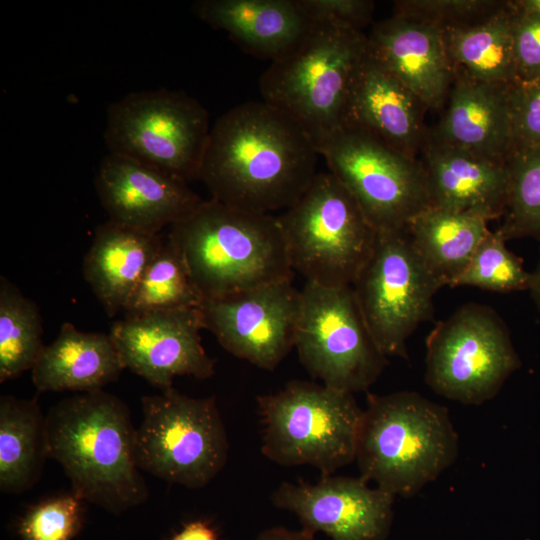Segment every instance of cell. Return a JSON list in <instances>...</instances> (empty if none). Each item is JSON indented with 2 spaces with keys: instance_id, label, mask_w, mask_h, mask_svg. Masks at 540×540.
I'll return each mask as SVG.
<instances>
[{
  "instance_id": "cell-1",
  "label": "cell",
  "mask_w": 540,
  "mask_h": 540,
  "mask_svg": "<svg viewBox=\"0 0 540 540\" xmlns=\"http://www.w3.org/2000/svg\"><path fill=\"white\" fill-rule=\"evenodd\" d=\"M319 156L295 120L262 100L250 101L211 127L199 180L213 199L271 214L286 210L307 190Z\"/></svg>"
},
{
  "instance_id": "cell-2",
  "label": "cell",
  "mask_w": 540,
  "mask_h": 540,
  "mask_svg": "<svg viewBox=\"0 0 540 540\" xmlns=\"http://www.w3.org/2000/svg\"><path fill=\"white\" fill-rule=\"evenodd\" d=\"M46 418L49 457L62 466L72 493L114 512L147 499L136 428L121 399L102 389L84 392L59 401Z\"/></svg>"
},
{
  "instance_id": "cell-3",
  "label": "cell",
  "mask_w": 540,
  "mask_h": 540,
  "mask_svg": "<svg viewBox=\"0 0 540 540\" xmlns=\"http://www.w3.org/2000/svg\"><path fill=\"white\" fill-rule=\"evenodd\" d=\"M203 300L292 279L277 216L251 212L216 199L203 202L169 227Z\"/></svg>"
},
{
  "instance_id": "cell-4",
  "label": "cell",
  "mask_w": 540,
  "mask_h": 540,
  "mask_svg": "<svg viewBox=\"0 0 540 540\" xmlns=\"http://www.w3.org/2000/svg\"><path fill=\"white\" fill-rule=\"evenodd\" d=\"M459 438L448 409L413 391L367 394L355 461L360 476L409 497L456 460Z\"/></svg>"
},
{
  "instance_id": "cell-5",
  "label": "cell",
  "mask_w": 540,
  "mask_h": 540,
  "mask_svg": "<svg viewBox=\"0 0 540 540\" xmlns=\"http://www.w3.org/2000/svg\"><path fill=\"white\" fill-rule=\"evenodd\" d=\"M366 49L364 32L313 18L304 35L261 75L262 101L295 120L317 147L343 124L351 83Z\"/></svg>"
},
{
  "instance_id": "cell-6",
  "label": "cell",
  "mask_w": 540,
  "mask_h": 540,
  "mask_svg": "<svg viewBox=\"0 0 540 540\" xmlns=\"http://www.w3.org/2000/svg\"><path fill=\"white\" fill-rule=\"evenodd\" d=\"M293 272L325 287L352 286L378 232L347 188L329 171L277 216Z\"/></svg>"
},
{
  "instance_id": "cell-7",
  "label": "cell",
  "mask_w": 540,
  "mask_h": 540,
  "mask_svg": "<svg viewBox=\"0 0 540 540\" xmlns=\"http://www.w3.org/2000/svg\"><path fill=\"white\" fill-rule=\"evenodd\" d=\"M263 425L261 451L285 465H312L322 476L355 461L361 409L354 394L293 380L257 398Z\"/></svg>"
},
{
  "instance_id": "cell-8",
  "label": "cell",
  "mask_w": 540,
  "mask_h": 540,
  "mask_svg": "<svg viewBox=\"0 0 540 540\" xmlns=\"http://www.w3.org/2000/svg\"><path fill=\"white\" fill-rule=\"evenodd\" d=\"M210 130L208 112L198 100L161 88L113 102L104 139L110 154L188 182L199 180Z\"/></svg>"
},
{
  "instance_id": "cell-9",
  "label": "cell",
  "mask_w": 540,
  "mask_h": 540,
  "mask_svg": "<svg viewBox=\"0 0 540 540\" xmlns=\"http://www.w3.org/2000/svg\"><path fill=\"white\" fill-rule=\"evenodd\" d=\"M136 429L139 469L167 482L198 489L223 469L228 438L214 397L193 398L175 388L141 399Z\"/></svg>"
},
{
  "instance_id": "cell-10",
  "label": "cell",
  "mask_w": 540,
  "mask_h": 540,
  "mask_svg": "<svg viewBox=\"0 0 540 540\" xmlns=\"http://www.w3.org/2000/svg\"><path fill=\"white\" fill-rule=\"evenodd\" d=\"M425 364V380L436 394L481 405L499 393L521 361L497 312L467 303L429 333Z\"/></svg>"
},
{
  "instance_id": "cell-11",
  "label": "cell",
  "mask_w": 540,
  "mask_h": 540,
  "mask_svg": "<svg viewBox=\"0 0 540 540\" xmlns=\"http://www.w3.org/2000/svg\"><path fill=\"white\" fill-rule=\"evenodd\" d=\"M294 347L313 378L352 394L367 392L387 365L352 286L305 282Z\"/></svg>"
},
{
  "instance_id": "cell-12",
  "label": "cell",
  "mask_w": 540,
  "mask_h": 540,
  "mask_svg": "<svg viewBox=\"0 0 540 540\" xmlns=\"http://www.w3.org/2000/svg\"><path fill=\"white\" fill-rule=\"evenodd\" d=\"M317 150L378 233L405 231L431 207L419 158L390 148L368 132L342 125Z\"/></svg>"
},
{
  "instance_id": "cell-13",
  "label": "cell",
  "mask_w": 540,
  "mask_h": 540,
  "mask_svg": "<svg viewBox=\"0 0 540 540\" xmlns=\"http://www.w3.org/2000/svg\"><path fill=\"white\" fill-rule=\"evenodd\" d=\"M352 288L382 353L408 358L407 341L421 323L432 319L440 287L415 253L406 230L378 233Z\"/></svg>"
},
{
  "instance_id": "cell-14",
  "label": "cell",
  "mask_w": 540,
  "mask_h": 540,
  "mask_svg": "<svg viewBox=\"0 0 540 540\" xmlns=\"http://www.w3.org/2000/svg\"><path fill=\"white\" fill-rule=\"evenodd\" d=\"M205 329L232 355L274 370L294 347L301 290L284 279L200 305Z\"/></svg>"
},
{
  "instance_id": "cell-15",
  "label": "cell",
  "mask_w": 540,
  "mask_h": 540,
  "mask_svg": "<svg viewBox=\"0 0 540 540\" xmlns=\"http://www.w3.org/2000/svg\"><path fill=\"white\" fill-rule=\"evenodd\" d=\"M205 329L199 307L179 308L125 316L108 333L123 368L167 392L176 376L207 379L215 362L201 342Z\"/></svg>"
},
{
  "instance_id": "cell-16",
  "label": "cell",
  "mask_w": 540,
  "mask_h": 540,
  "mask_svg": "<svg viewBox=\"0 0 540 540\" xmlns=\"http://www.w3.org/2000/svg\"><path fill=\"white\" fill-rule=\"evenodd\" d=\"M395 496L359 477L322 476L314 484L283 482L273 503L298 516L303 529L331 540H383Z\"/></svg>"
},
{
  "instance_id": "cell-17",
  "label": "cell",
  "mask_w": 540,
  "mask_h": 540,
  "mask_svg": "<svg viewBox=\"0 0 540 540\" xmlns=\"http://www.w3.org/2000/svg\"><path fill=\"white\" fill-rule=\"evenodd\" d=\"M95 187L109 220L151 234L203 202L186 181L110 153L101 160Z\"/></svg>"
},
{
  "instance_id": "cell-18",
  "label": "cell",
  "mask_w": 540,
  "mask_h": 540,
  "mask_svg": "<svg viewBox=\"0 0 540 540\" xmlns=\"http://www.w3.org/2000/svg\"><path fill=\"white\" fill-rule=\"evenodd\" d=\"M367 53L404 83L428 110L444 108L455 70L442 29L392 14L371 28Z\"/></svg>"
},
{
  "instance_id": "cell-19",
  "label": "cell",
  "mask_w": 540,
  "mask_h": 540,
  "mask_svg": "<svg viewBox=\"0 0 540 540\" xmlns=\"http://www.w3.org/2000/svg\"><path fill=\"white\" fill-rule=\"evenodd\" d=\"M422 101L366 49L349 90L342 125L373 135L390 148L418 159L428 134Z\"/></svg>"
},
{
  "instance_id": "cell-20",
  "label": "cell",
  "mask_w": 540,
  "mask_h": 540,
  "mask_svg": "<svg viewBox=\"0 0 540 540\" xmlns=\"http://www.w3.org/2000/svg\"><path fill=\"white\" fill-rule=\"evenodd\" d=\"M509 84L455 74L442 117L428 129L429 136L480 158L507 163L512 154Z\"/></svg>"
},
{
  "instance_id": "cell-21",
  "label": "cell",
  "mask_w": 540,
  "mask_h": 540,
  "mask_svg": "<svg viewBox=\"0 0 540 540\" xmlns=\"http://www.w3.org/2000/svg\"><path fill=\"white\" fill-rule=\"evenodd\" d=\"M432 207L480 216L503 217L509 185L507 163L480 158L427 134L419 154Z\"/></svg>"
},
{
  "instance_id": "cell-22",
  "label": "cell",
  "mask_w": 540,
  "mask_h": 540,
  "mask_svg": "<svg viewBox=\"0 0 540 540\" xmlns=\"http://www.w3.org/2000/svg\"><path fill=\"white\" fill-rule=\"evenodd\" d=\"M192 11L244 51L271 61L290 49L313 22L300 0H198Z\"/></svg>"
},
{
  "instance_id": "cell-23",
  "label": "cell",
  "mask_w": 540,
  "mask_h": 540,
  "mask_svg": "<svg viewBox=\"0 0 540 540\" xmlns=\"http://www.w3.org/2000/svg\"><path fill=\"white\" fill-rule=\"evenodd\" d=\"M163 239L109 219L96 228L83 274L110 317L124 311Z\"/></svg>"
},
{
  "instance_id": "cell-24",
  "label": "cell",
  "mask_w": 540,
  "mask_h": 540,
  "mask_svg": "<svg viewBox=\"0 0 540 540\" xmlns=\"http://www.w3.org/2000/svg\"><path fill=\"white\" fill-rule=\"evenodd\" d=\"M123 365L109 336L61 326L57 338L42 348L32 371L39 392L101 390L118 379Z\"/></svg>"
},
{
  "instance_id": "cell-25",
  "label": "cell",
  "mask_w": 540,
  "mask_h": 540,
  "mask_svg": "<svg viewBox=\"0 0 540 540\" xmlns=\"http://www.w3.org/2000/svg\"><path fill=\"white\" fill-rule=\"evenodd\" d=\"M486 219L468 213L429 207L406 232L420 261L440 289L451 287L490 232Z\"/></svg>"
},
{
  "instance_id": "cell-26",
  "label": "cell",
  "mask_w": 540,
  "mask_h": 540,
  "mask_svg": "<svg viewBox=\"0 0 540 540\" xmlns=\"http://www.w3.org/2000/svg\"><path fill=\"white\" fill-rule=\"evenodd\" d=\"M48 452L47 418L36 398H0V490L19 494L39 480Z\"/></svg>"
},
{
  "instance_id": "cell-27",
  "label": "cell",
  "mask_w": 540,
  "mask_h": 540,
  "mask_svg": "<svg viewBox=\"0 0 540 540\" xmlns=\"http://www.w3.org/2000/svg\"><path fill=\"white\" fill-rule=\"evenodd\" d=\"M513 17L509 0L481 22L443 30L455 74L485 82L516 81Z\"/></svg>"
},
{
  "instance_id": "cell-28",
  "label": "cell",
  "mask_w": 540,
  "mask_h": 540,
  "mask_svg": "<svg viewBox=\"0 0 540 540\" xmlns=\"http://www.w3.org/2000/svg\"><path fill=\"white\" fill-rule=\"evenodd\" d=\"M37 304L0 278V382L32 369L44 344Z\"/></svg>"
},
{
  "instance_id": "cell-29",
  "label": "cell",
  "mask_w": 540,
  "mask_h": 540,
  "mask_svg": "<svg viewBox=\"0 0 540 540\" xmlns=\"http://www.w3.org/2000/svg\"><path fill=\"white\" fill-rule=\"evenodd\" d=\"M202 301L182 254L166 235L123 312L125 316H135L200 307Z\"/></svg>"
},
{
  "instance_id": "cell-30",
  "label": "cell",
  "mask_w": 540,
  "mask_h": 540,
  "mask_svg": "<svg viewBox=\"0 0 540 540\" xmlns=\"http://www.w3.org/2000/svg\"><path fill=\"white\" fill-rule=\"evenodd\" d=\"M507 166L508 195L498 231L506 240H540V147L513 154Z\"/></svg>"
},
{
  "instance_id": "cell-31",
  "label": "cell",
  "mask_w": 540,
  "mask_h": 540,
  "mask_svg": "<svg viewBox=\"0 0 540 540\" xmlns=\"http://www.w3.org/2000/svg\"><path fill=\"white\" fill-rule=\"evenodd\" d=\"M506 241L498 230H490L451 287L471 286L499 293L528 290L531 272L506 247Z\"/></svg>"
},
{
  "instance_id": "cell-32",
  "label": "cell",
  "mask_w": 540,
  "mask_h": 540,
  "mask_svg": "<svg viewBox=\"0 0 540 540\" xmlns=\"http://www.w3.org/2000/svg\"><path fill=\"white\" fill-rule=\"evenodd\" d=\"M503 0H400L394 15L413 18L442 30L468 26L488 18L503 6Z\"/></svg>"
},
{
  "instance_id": "cell-33",
  "label": "cell",
  "mask_w": 540,
  "mask_h": 540,
  "mask_svg": "<svg viewBox=\"0 0 540 540\" xmlns=\"http://www.w3.org/2000/svg\"><path fill=\"white\" fill-rule=\"evenodd\" d=\"M81 499L74 493L41 502L21 525L25 540H70L78 528Z\"/></svg>"
},
{
  "instance_id": "cell-34",
  "label": "cell",
  "mask_w": 540,
  "mask_h": 540,
  "mask_svg": "<svg viewBox=\"0 0 540 540\" xmlns=\"http://www.w3.org/2000/svg\"><path fill=\"white\" fill-rule=\"evenodd\" d=\"M512 154L540 147V78L516 80L508 88Z\"/></svg>"
},
{
  "instance_id": "cell-35",
  "label": "cell",
  "mask_w": 540,
  "mask_h": 540,
  "mask_svg": "<svg viewBox=\"0 0 540 540\" xmlns=\"http://www.w3.org/2000/svg\"><path fill=\"white\" fill-rule=\"evenodd\" d=\"M513 10L517 80L529 81L540 78V17L520 13L514 8Z\"/></svg>"
},
{
  "instance_id": "cell-36",
  "label": "cell",
  "mask_w": 540,
  "mask_h": 540,
  "mask_svg": "<svg viewBox=\"0 0 540 540\" xmlns=\"http://www.w3.org/2000/svg\"><path fill=\"white\" fill-rule=\"evenodd\" d=\"M312 18L335 21L363 32L371 21L375 4L370 0H300Z\"/></svg>"
},
{
  "instance_id": "cell-37",
  "label": "cell",
  "mask_w": 540,
  "mask_h": 540,
  "mask_svg": "<svg viewBox=\"0 0 540 540\" xmlns=\"http://www.w3.org/2000/svg\"><path fill=\"white\" fill-rule=\"evenodd\" d=\"M173 540H218V538L206 523L197 521L186 525Z\"/></svg>"
},
{
  "instance_id": "cell-38",
  "label": "cell",
  "mask_w": 540,
  "mask_h": 540,
  "mask_svg": "<svg viewBox=\"0 0 540 540\" xmlns=\"http://www.w3.org/2000/svg\"><path fill=\"white\" fill-rule=\"evenodd\" d=\"M257 540H316L314 534L306 530L290 531L285 528L275 527L263 531Z\"/></svg>"
},
{
  "instance_id": "cell-39",
  "label": "cell",
  "mask_w": 540,
  "mask_h": 540,
  "mask_svg": "<svg viewBox=\"0 0 540 540\" xmlns=\"http://www.w3.org/2000/svg\"><path fill=\"white\" fill-rule=\"evenodd\" d=\"M511 4L520 13L540 17V0H512Z\"/></svg>"
},
{
  "instance_id": "cell-40",
  "label": "cell",
  "mask_w": 540,
  "mask_h": 540,
  "mask_svg": "<svg viewBox=\"0 0 540 540\" xmlns=\"http://www.w3.org/2000/svg\"><path fill=\"white\" fill-rule=\"evenodd\" d=\"M528 291L540 311V258L535 269L531 272Z\"/></svg>"
}]
</instances>
